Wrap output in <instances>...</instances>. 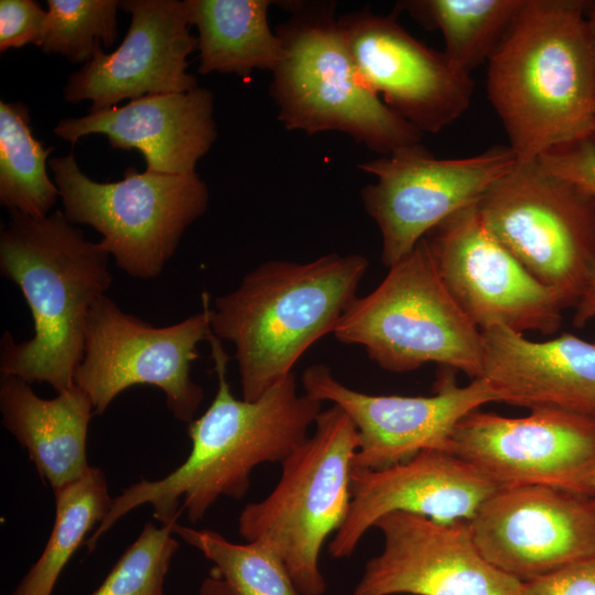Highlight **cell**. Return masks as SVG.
Returning <instances> with one entry per match:
<instances>
[{"label": "cell", "instance_id": "obj_1", "mask_svg": "<svg viewBox=\"0 0 595 595\" xmlns=\"http://www.w3.org/2000/svg\"><path fill=\"white\" fill-rule=\"evenodd\" d=\"M207 340L218 388L207 410L188 424V456L165 477L142 479L112 499L85 543L88 551L126 513L145 504L162 524L175 523L184 510L192 523L198 522L219 497L242 498L258 465L282 463L310 436L322 402L299 392L293 372L257 400H239L227 381L229 356L221 340L212 332Z\"/></svg>", "mask_w": 595, "mask_h": 595}, {"label": "cell", "instance_id": "obj_2", "mask_svg": "<svg viewBox=\"0 0 595 595\" xmlns=\"http://www.w3.org/2000/svg\"><path fill=\"white\" fill-rule=\"evenodd\" d=\"M584 0H526L487 62L517 162L595 136V37Z\"/></svg>", "mask_w": 595, "mask_h": 595}, {"label": "cell", "instance_id": "obj_3", "mask_svg": "<svg viewBox=\"0 0 595 595\" xmlns=\"http://www.w3.org/2000/svg\"><path fill=\"white\" fill-rule=\"evenodd\" d=\"M9 212L0 231V273L21 290L34 335L18 343L3 333L1 376L45 382L58 393L74 386L90 310L112 283L110 255L60 209L40 218Z\"/></svg>", "mask_w": 595, "mask_h": 595}, {"label": "cell", "instance_id": "obj_4", "mask_svg": "<svg viewBox=\"0 0 595 595\" xmlns=\"http://www.w3.org/2000/svg\"><path fill=\"white\" fill-rule=\"evenodd\" d=\"M368 267L357 253H328L309 262L270 260L214 300L210 329L235 348L242 399L260 398L333 333Z\"/></svg>", "mask_w": 595, "mask_h": 595}, {"label": "cell", "instance_id": "obj_5", "mask_svg": "<svg viewBox=\"0 0 595 595\" xmlns=\"http://www.w3.org/2000/svg\"><path fill=\"white\" fill-rule=\"evenodd\" d=\"M275 33L284 54L271 96L288 130L339 131L382 155L421 142L423 133L392 111L361 79L332 3L289 6Z\"/></svg>", "mask_w": 595, "mask_h": 595}, {"label": "cell", "instance_id": "obj_6", "mask_svg": "<svg viewBox=\"0 0 595 595\" xmlns=\"http://www.w3.org/2000/svg\"><path fill=\"white\" fill-rule=\"evenodd\" d=\"M358 445L356 426L340 408L322 410L314 432L281 463L277 486L240 512L239 533L272 550L302 595L325 593L318 558L347 517Z\"/></svg>", "mask_w": 595, "mask_h": 595}, {"label": "cell", "instance_id": "obj_7", "mask_svg": "<svg viewBox=\"0 0 595 595\" xmlns=\"http://www.w3.org/2000/svg\"><path fill=\"white\" fill-rule=\"evenodd\" d=\"M332 334L391 372L435 363L472 380L482 375V331L447 290L424 238L350 303Z\"/></svg>", "mask_w": 595, "mask_h": 595}, {"label": "cell", "instance_id": "obj_8", "mask_svg": "<svg viewBox=\"0 0 595 595\" xmlns=\"http://www.w3.org/2000/svg\"><path fill=\"white\" fill-rule=\"evenodd\" d=\"M63 214L93 227L119 269L134 279L159 277L185 230L208 208L209 191L194 172L162 174L128 167L117 182H97L73 153L48 160Z\"/></svg>", "mask_w": 595, "mask_h": 595}, {"label": "cell", "instance_id": "obj_9", "mask_svg": "<svg viewBox=\"0 0 595 595\" xmlns=\"http://www.w3.org/2000/svg\"><path fill=\"white\" fill-rule=\"evenodd\" d=\"M491 234L564 309L575 307L595 273V195L517 162L478 201Z\"/></svg>", "mask_w": 595, "mask_h": 595}, {"label": "cell", "instance_id": "obj_10", "mask_svg": "<svg viewBox=\"0 0 595 595\" xmlns=\"http://www.w3.org/2000/svg\"><path fill=\"white\" fill-rule=\"evenodd\" d=\"M202 301V311L163 327L122 311L107 295L94 303L74 385L88 394L95 414H102L126 389L148 385L164 392L176 420H194L204 393L192 380L191 369L198 344L212 332L207 292Z\"/></svg>", "mask_w": 595, "mask_h": 595}, {"label": "cell", "instance_id": "obj_11", "mask_svg": "<svg viewBox=\"0 0 595 595\" xmlns=\"http://www.w3.org/2000/svg\"><path fill=\"white\" fill-rule=\"evenodd\" d=\"M517 159L509 145L465 158L437 159L421 142L358 164L376 183L361 190L367 214L381 235L388 268L407 256L435 226L478 202Z\"/></svg>", "mask_w": 595, "mask_h": 595}, {"label": "cell", "instance_id": "obj_12", "mask_svg": "<svg viewBox=\"0 0 595 595\" xmlns=\"http://www.w3.org/2000/svg\"><path fill=\"white\" fill-rule=\"evenodd\" d=\"M450 452L498 488L543 485L594 495L595 416L545 408L522 418L475 409Z\"/></svg>", "mask_w": 595, "mask_h": 595}, {"label": "cell", "instance_id": "obj_13", "mask_svg": "<svg viewBox=\"0 0 595 595\" xmlns=\"http://www.w3.org/2000/svg\"><path fill=\"white\" fill-rule=\"evenodd\" d=\"M424 239L447 290L480 331L549 335L560 328V302L491 234L478 202L448 216Z\"/></svg>", "mask_w": 595, "mask_h": 595}, {"label": "cell", "instance_id": "obj_14", "mask_svg": "<svg viewBox=\"0 0 595 595\" xmlns=\"http://www.w3.org/2000/svg\"><path fill=\"white\" fill-rule=\"evenodd\" d=\"M310 397L340 408L353 421L358 450L353 468L380 469L428 450L450 452L457 422L483 404L497 402L483 378L458 386L451 372L440 375L431 396H380L348 388L325 365L303 371Z\"/></svg>", "mask_w": 595, "mask_h": 595}, {"label": "cell", "instance_id": "obj_15", "mask_svg": "<svg viewBox=\"0 0 595 595\" xmlns=\"http://www.w3.org/2000/svg\"><path fill=\"white\" fill-rule=\"evenodd\" d=\"M468 524L483 556L521 583L595 554V495L543 485L498 488Z\"/></svg>", "mask_w": 595, "mask_h": 595}, {"label": "cell", "instance_id": "obj_16", "mask_svg": "<svg viewBox=\"0 0 595 595\" xmlns=\"http://www.w3.org/2000/svg\"><path fill=\"white\" fill-rule=\"evenodd\" d=\"M338 23L361 79L419 131L437 133L466 112L472 74L408 33L396 12L366 9L342 15Z\"/></svg>", "mask_w": 595, "mask_h": 595}, {"label": "cell", "instance_id": "obj_17", "mask_svg": "<svg viewBox=\"0 0 595 595\" xmlns=\"http://www.w3.org/2000/svg\"><path fill=\"white\" fill-rule=\"evenodd\" d=\"M381 552L366 562L353 595H520L522 583L490 564L468 520L391 512L374 526Z\"/></svg>", "mask_w": 595, "mask_h": 595}, {"label": "cell", "instance_id": "obj_18", "mask_svg": "<svg viewBox=\"0 0 595 595\" xmlns=\"http://www.w3.org/2000/svg\"><path fill=\"white\" fill-rule=\"evenodd\" d=\"M119 8L131 17L121 44L110 53L98 50L69 75L64 100H89L88 112H96L126 99L196 89V77L186 72L197 37L190 32L185 1L123 0Z\"/></svg>", "mask_w": 595, "mask_h": 595}, {"label": "cell", "instance_id": "obj_19", "mask_svg": "<svg viewBox=\"0 0 595 595\" xmlns=\"http://www.w3.org/2000/svg\"><path fill=\"white\" fill-rule=\"evenodd\" d=\"M498 487L447 451L428 450L380 469L353 468L351 500L328 545L334 559L350 556L383 516L409 512L450 522L470 520Z\"/></svg>", "mask_w": 595, "mask_h": 595}, {"label": "cell", "instance_id": "obj_20", "mask_svg": "<svg viewBox=\"0 0 595 595\" xmlns=\"http://www.w3.org/2000/svg\"><path fill=\"white\" fill-rule=\"evenodd\" d=\"M213 94L202 87L173 94L148 95L102 111L63 118L54 133L75 145L100 133L112 149L138 150L145 170L190 174L217 139Z\"/></svg>", "mask_w": 595, "mask_h": 595}, {"label": "cell", "instance_id": "obj_21", "mask_svg": "<svg viewBox=\"0 0 595 595\" xmlns=\"http://www.w3.org/2000/svg\"><path fill=\"white\" fill-rule=\"evenodd\" d=\"M482 375L497 402L595 416V343L573 334L536 342L506 327L482 331Z\"/></svg>", "mask_w": 595, "mask_h": 595}, {"label": "cell", "instance_id": "obj_22", "mask_svg": "<svg viewBox=\"0 0 595 595\" xmlns=\"http://www.w3.org/2000/svg\"><path fill=\"white\" fill-rule=\"evenodd\" d=\"M0 411L3 426L28 451L53 490L78 479L90 467L86 442L95 412L78 386L43 399L23 379L1 376Z\"/></svg>", "mask_w": 595, "mask_h": 595}, {"label": "cell", "instance_id": "obj_23", "mask_svg": "<svg viewBox=\"0 0 595 595\" xmlns=\"http://www.w3.org/2000/svg\"><path fill=\"white\" fill-rule=\"evenodd\" d=\"M271 3L269 0H185L188 23L198 31V73L249 78L255 69L272 72L284 48L269 26Z\"/></svg>", "mask_w": 595, "mask_h": 595}, {"label": "cell", "instance_id": "obj_24", "mask_svg": "<svg viewBox=\"0 0 595 595\" xmlns=\"http://www.w3.org/2000/svg\"><path fill=\"white\" fill-rule=\"evenodd\" d=\"M526 0H411L398 7L429 30H439L443 53L459 69L488 62Z\"/></svg>", "mask_w": 595, "mask_h": 595}, {"label": "cell", "instance_id": "obj_25", "mask_svg": "<svg viewBox=\"0 0 595 595\" xmlns=\"http://www.w3.org/2000/svg\"><path fill=\"white\" fill-rule=\"evenodd\" d=\"M54 495L55 519L48 540L12 595H52L63 569L112 502L104 472L93 466Z\"/></svg>", "mask_w": 595, "mask_h": 595}, {"label": "cell", "instance_id": "obj_26", "mask_svg": "<svg viewBox=\"0 0 595 595\" xmlns=\"http://www.w3.org/2000/svg\"><path fill=\"white\" fill-rule=\"evenodd\" d=\"M45 148L32 133L29 107L0 101V203L9 210L32 217L47 216L60 197L48 177Z\"/></svg>", "mask_w": 595, "mask_h": 595}, {"label": "cell", "instance_id": "obj_27", "mask_svg": "<svg viewBox=\"0 0 595 595\" xmlns=\"http://www.w3.org/2000/svg\"><path fill=\"white\" fill-rule=\"evenodd\" d=\"M174 534L213 562L235 595H302L282 560L258 542L234 543L219 532L173 524Z\"/></svg>", "mask_w": 595, "mask_h": 595}, {"label": "cell", "instance_id": "obj_28", "mask_svg": "<svg viewBox=\"0 0 595 595\" xmlns=\"http://www.w3.org/2000/svg\"><path fill=\"white\" fill-rule=\"evenodd\" d=\"M47 22L41 50L72 63H88L118 36V0H47Z\"/></svg>", "mask_w": 595, "mask_h": 595}, {"label": "cell", "instance_id": "obj_29", "mask_svg": "<svg viewBox=\"0 0 595 595\" xmlns=\"http://www.w3.org/2000/svg\"><path fill=\"white\" fill-rule=\"evenodd\" d=\"M173 524L145 523L91 595H164L165 575L180 545Z\"/></svg>", "mask_w": 595, "mask_h": 595}, {"label": "cell", "instance_id": "obj_30", "mask_svg": "<svg viewBox=\"0 0 595 595\" xmlns=\"http://www.w3.org/2000/svg\"><path fill=\"white\" fill-rule=\"evenodd\" d=\"M46 22L47 11L34 0H1L0 52L28 44L41 47Z\"/></svg>", "mask_w": 595, "mask_h": 595}, {"label": "cell", "instance_id": "obj_31", "mask_svg": "<svg viewBox=\"0 0 595 595\" xmlns=\"http://www.w3.org/2000/svg\"><path fill=\"white\" fill-rule=\"evenodd\" d=\"M538 160L548 172L595 195V136L551 149Z\"/></svg>", "mask_w": 595, "mask_h": 595}, {"label": "cell", "instance_id": "obj_32", "mask_svg": "<svg viewBox=\"0 0 595 595\" xmlns=\"http://www.w3.org/2000/svg\"><path fill=\"white\" fill-rule=\"evenodd\" d=\"M520 595H595V554L522 583Z\"/></svg>", "mask_w": 595, "mask_h": 595}, {"label": "cell", "instance_id": "obj_33", "mask_svg": "<svg viewBox=\"0 0 595 595\" xmlns=\"http://www.w3.org/2000/svg\"><path fill=\"white\" fill-rule=\"evenodd\" d=\"M595 318V273L589 280L587 286L582 293L577 304L574 307L572 323L575 327H584L588 322Z\"/></svg>", "mask_w": 595, "mask_h": 595}, {"label": "cell", "instance_id": "obj_34", "mask_svg": "<svg viewBox=\"0 0 595 595\" xmlns=\"http://www.w3.org/2000/svg\"><path fill=\"white\" fill-rule=\"evenodd\" d=\"M198 595H235V593L212 571L210 575L203 581Z\"/></svg>", "mask_w": 595, "mask_h": 595}, {"label": "cell", "instance_id": "obj_35", "mask_svg": "<svg viewBox=\"0 0 595 595\" xmlns=\"http://www.w3.org/2000/svg\"><path fill=\"white\" fill-rule=\"evenodd\" d=\"M586 17L595 37V1H587Z\"/></svg>", "mask_w": 595, "mask_h": 595}, {"label": "cell", "instance_id": "obj_36", "mask_svg": "<svg viewBox=\"0 0 595 595\" xmlns=\"http://www.w3.org/2000/svg\"><path fill=\"white\" fill-rule=\"evenodd\" d=\"M592 488H593V493L595 495V472H594L593 479H592Z\"/></svg>", "mask_w": 595, "mask_h": 595}, {"label": "cell", "instance_id": "obj_37", "mask_svg": "<svg viewBox=\"0 0 595 595\" xmlns=\"http://www.w3.org/2000/svg\"><path fill=\"white\" fill-rule=\"evenodd\" d=\"M595 343V342H594Z\"/></svg>", "mask_w": 595, "mask_h": 595}]
</instances>
